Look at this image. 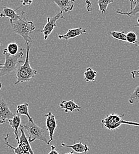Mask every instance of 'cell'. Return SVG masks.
Returning <instances> with one entry per match:
<instances>
[{"instance_id":"1","label":"cell","mask_w":139,"mask_h":154,"mask_svg":"<svg viewBox=\"0 0 139 154\" xmlns=\"http://www.w3.org/2000/svg\"><path fill=\"white\" fill-rule=\"evenodd\" d=\"M10 23L13 32L21 36L27 45L32 43V39L29 36V34L35 30L36 27L32 21L27 20L26 12H21L20 15L18 14L14 19L10 21Z\"/></svg>"},{"instance_id":"2","label":"cell","mask_w":139,"mask_h":154,"mask_svg":"<svg viewBox=\"0 0 139 154\" xmlns=\"http://www.w3.org/2000/svg\"><path fill=\"white\" fill-rule=\"evenodd\" d=\"M30 51V45H27L26 56L24 62L20 65L16 71V81L15 84L28 82L34 78L38 74V71L32 68L29 60V55Z\"/></svg>"},{"instance_id":"3","label":"cell","mask_w":139,"mask_h":154,"mask_svg":"<svg viewBox=\"0 0 139 154\" xmlns=\"http://www.w3.org/2000/svg\"><path fill=\"white\" fill-rule=\"evenodd\" d=\"M3 55L5 57V62L0 67V78L7 75L14 71H17V68L21 63L24 62L21 60L24 56L22 49L15 55L8 54L5 49H3Z\"/></svg>"},{"instance_id":"4","label":"cell","mask_w":139,"mask_h":154,"mask_svg":"<svg viewBox=\"0 0 139 154\" xmlns=\"http://www.w3.org/2000/svg\"><path fill=\"white\" fill-rule=\"evenodd\" d=\"M20 128L27 132L30 143L33 142L36 140H40L46 143L47 145H49L46 131L43 128L38 126L33 120H29L26 125H20Z\"/></svg>"},{"instance_id":"5","label":"cell","mask_w":139,"mask_h":154,"mask_svg":"<svg viewBox=\"0 0 139 154\" xmlns=\"http://www.w3.org/2000/svg\"><path fill=\"white\" fill-rule=\"evenodd\" d=\"M123 116L124 115H119L116 113L109 114L101 120V123L104 128L110 131L117 129L122 125H127L139 127V123L124 120L122 119Z\"/></svg>"},{"instance_id":"6","label":"cell","mask_w":139,"mask_h":154,"mask_svg":"<svg viewBox=\"0 0 139 154\" xmlns=\"http://www.w3.org/2000/svg\"><path fill=\"white\" fill-rule=\"evenodd\" d=\"M61 19L66 20L63 15V11H60L53 17H47V23L44 26L43 29L40 30V32L43 33L44 40H47L48 37L51 35L54 29L56 26V21Z\"/></svg>"},{"instance_id":"7","label":"cell","mask_w":139,"mask_h":154,"mask_svg":"<svg viewBox=\"0 0 139 154\" xmlns=\"http://www.w3.org/2000/svg\"><path fill=\"white\" fill-rule=\"evenodd\" d=\"M44 116L46 117V129L48 131L49 136V143L50 145V142H52L53 140L55 131L57 127V122L55 116L52 114L51 112H49L48 113L45 114Z\"/></svg>"},{"instance_id":"8","label":"cell","mask_w":139,"mask_h":154,"mask_svg":"<svg viewBox=\"0 0 139 154\" xmlns=\"http://www.w3.org/2000/svg\"><path fill=\"white\" fill-rule=\"evenodd\" d=\"M14 115L5 100L0 96V124L5 123L7 119H12Z\"/></svg>"},{"instance_id":"9","label":"cell","mask_w":139,"mask_h":154,"mask_svg":"<svg viewBox=\"0 0 139 154\" xmlns=\"http://www.w3.org/2000/svg\"><path fill=\"white\" fill-rule=\"evenodd\" d=\"M86 32L87 30L85 29H83L82 27L72 29H69L65 35H58V38L59 39H65L68 40L69 39L75 38L83 34L86 33Z\"/></svg>"},{"instance_id":"10","label":"cell","mask_w":139,"mask_h":154,"mask_svg":"<svg viewBox=\"0 0 139 154\" xmlns=\"http://www.w3.org/2000/svg\"><path fill=\"white\" fill-rule=\"evenodd\" d=\"M60 107L65 110V112L66 113H68V112H74L76 110L80 112V109H82V107L78 106L76 103L74 102V100H62L60 101L59 104Z\"/></svg>"},{"instance_id":"11","label":"cell","mask_w":139,"mask_h":154,"mask_svg":"<svg viewBox=\"0 0 139 154\" xmlns=\"http://www.w3.org/2000/svg\"><path fill=\"white\" fill-rule=\"evenodd\" d=\"M20 130L21 131V136L19 137V142L18 143V146H20L22 149L29 152L30 154H35L32 149L28 137L25 134L24 130L21 128H20Z\"/></svg>"},{"instance_id":"12","label":"cell","mask_w":139,"mask_h":154,"mask_svg":"<svg viewBox=\"0 0 139 154\" xmlns=\"http://www.w3.org/2000/svg\"><path fill=\"white\" fill-rule=\"evenodd\" d=\"M56 4L60 9V11L65 13L71 11L73 10L75 0H51Z\"/></svg>"},{"instance_id":"13","label":"cell","mask_w":139,"mask_h":154,"mask_svg":"<svg viewBox=\"0 0 139 154\" xmlns=\"http://www.w3.org/2000/svg\"><path fill=\"white\" fill-rule=\"evenodd\" d=\"M9 125L11 126V128L14 129V134L16 136V139L17 142H19V129L21 123V115L17 113L15 115L12 119L8 120Z\"/></svg>"},{"instance_id":"14","label":"cell","mask_w":139,"mask_h":154,"mask_svg":"<svg viewBox=\"0 0 139 154\" xmlns=\"http://www.w3.org/2000/svg\"><path fill=\"white\" fill-rule=\"evenodd\" d=\"M62 146L66 148H71L74 152L77 153H85L87 154V152L89 151V148H88L86 144H83L82 142H78L75 143L74 145H66L65 143H62Z\"/></svg>"},{"instance_id":"15","label":"cell","mask_w":139,"mask_h":154,"mask_svg":"<svg viewBox=\"0 0 139 154\" xmlns=\"http://www.w3.org/2000/svg\"><path fill=\"white\" fill-rule=\"evenodd\" d=\"M20 7H21L17 8L16 10H14L7 7H4L2 11L0 12V17H8L9 19V21L13 20L18 16V14L16 13V11L19 10Z\"/></svg>"},{"instance_id":"16","label":"cell","mask_w":139,"mask_h":154,"mask_svg":"<svg viewBox=\"0 0 139 154\" xmlns=\"http://www.w3.org/2000/svg\"><path fill=\"white\" fill-rule=\"evenodd\" d=\"M29 104L27 103L21 104L20 105H18L17 107V110H16V113L19 114L20 115H25L26 116L28 119L30 121H33V119L32 118V117L29 115Z\"/></svg>"},{"instance_id":"17","label":"cell","mask_w":139,"mask_h":154,"mask_svg":"<svg viewBox=\"0 0 139 154\" xmlns=\"http://www.w3.org/2000/svg\"><path fill=\"white\" fill-rule=\"evenodd\" d=\"M8 137H9V134H7V136L4 137V144L9 148H10L12 151V152H13L14 154H30V153L29 152H27V151H26L23 149H22L20 146H17V147L15 148L14 146H13L12 145H11L9 143H8Z\"/></svg>"},{"instance_id":"18","label":"cell","mask_w":139,"mask_h":154,"mask_svg":"<svg viewBox=\"0 0 139 154\" xmlns=\"http://www.w3.org/2000/svg\"><path fill=\"white\" fill-rule=\"evenodd\" d=\"M133 5L134 6V8L130 12H123L121 10L118 9V10H117L116 13L119 14H121V15L127 16L130 17H132L139 13V1L135 2L133 4Z\"/></svg>"},{"instance_id":"19","label":"cell","mask_w":139,"mask_h":154,"mask_svg":"<svg viewBox=\"0 0 139 154\" xmlns=\"http://www.w3.org/2000/svg\"><path fill=\"white\" fill-rule=\"evenodd\" d=\"M83 75L86 82H94L95 81L97 73L91 67H88L86 68Z\"/></svg>"},{"instance_id":"20","label":"cell","mask_w":139,"mask_h":154,"mask_svg":"<svg viewBox=\"0 0 139 154\" xmlns=\"http://www.w3.org/2000/svg\"><path fill=\"white\" fill-rule=\"evenodd\" d=\"M108 35L112 36L115 39H117L121 41L127 42L126 39V34H125L124 32H117V31H110L108 32Z\"/></svg>"},{"instance_id":"21","label":"cell","mask_w":139,"mask_h":154,"mask_svg":"<svg viewBox=\"0 0 139 154\" xmlns=\"http://www.w3.org/2000/svg\"><path fill=\"white\" fill-rule=\"evenodd\" d=\"M19 46L16 43H11L8 45L5 50L7 52L11 55H15L19 52Z\"/></svg>"},{"instance_id":"22","label":"cell","mask_w":139,"mask_h":154,"mask_svg":"<svg viewBox=\"0 0 139 154\" xmlns=\"http://www.w3.org/2000/svg\"><path fill=\"white\" fill-rule=\"evenodd\" d=\"M113 2L114 0H98V5L99 7V11L102 14H104L107 9L108 6Z\"/></svg>"},{"instance_id":"23","label":"cell","mask_w":139,"mask_h":154,"mask_svg":"<svg viewBox=\"0 0 139 154\" xmlns=\"http://www.w3.org/2000/svg\"><path fill=\"white\" fill-rule=\"evenodd\" d=\"M139 101V85L137 86L128 99V103L131 104L137 103Z\"/></svg>"},{"instance_id":"24","label":"cell","mask_w":139,"mask_h":154,"mask_svg":"<svg viewBox=\"0 0 139 154\" xmlns=\"http://www.w3.org/2000/svg\"><path fill=\"white\" fill-rule=\"evenodd\" d=\"M137 35L133 32H129L126 34L127 42L131 44H136L137 42Z\"/></svg>"},{"instance_id":"25","label":"cell","mask_w":139,"mask_h":154,"mask_svg":"<svg viewBox=\"0 0 139 154\" xmlns=\"http://www.w3.org/2000/svg\"><path fill=\"white\" fill-rule=\"evenodd\" d=\"M131 74L132 78L134 79L139 78V68L137 70H134L131 72Z\"/></svg>"},{"instance_id":"26","label":"cell","mask_w":139,"mask_h":154,"mask_svg":"<svg viewBox=\"0 0 139 154\" xmlns=\"http://www.w3.org/2000/svg\"><path fill=\"white\" fill-rule=\"evenodd\" d=\"M85 2L86 4V10L88 12H91L92 11V3L91 0H85Z\"/></svg>"},{"instance_id":"27","label":"cell","mask_w":139,"mask_h":154,"mask_svg":"<svg viewBox=\"0 0 139 154\" xmlns=\"http://www.w3.org/2000/svg\"><path fill=\"white\" fill-rule=\"evenodd\" d=\"M33 0H22V5H30L33 3Z\"/></svg>"},{"instance_id":"28","label":"cell","mask_w":139,"mask_h":154,"mask_svg":"<svg viewBox=\"0 0 139 154\" xmlns=\"http://www.w3.org/2000/svg\"><path fill=\"white\" fill-rule=\"evenodd\" d=\"M48 154H59L58 153V151H56L55 149V146L54 145L51 146V151L49 152Z\"/></svg>"},{"instance_id":"29","label":"cell","mask_w":139,"mask_h":154,"mask_svg":"<svg viewBox=\"0 0 139 154\" xmlns=\"http://www.w3.org/2000/svg\"><path fill=\"white\" fill-rule=\"evenodd\" d=\"M130 9L131 10L133 9V4L134 0H130Z\"/></svg>"},{"instance_id":"30","label":"cell","mask_w":139,"mask_h":154,"mask_svg":"<svg viewBox=\"0 0 139 154\" xmlns=\"http://www.w3.org/2000/svg\"><path fill=\"white\" fill-rule=\"evenodd\" d=\"M137 24H135V27H139V17L137 18Z\"/></svg>"},{"instance_id":"31","label":"cell","mask_w":139,"mask_h":154,"mask_svg":"<svg viewBox=\"0 0 139 154\" xmlns=\"http://www.w3.org/2000/svg\"><path fill=\"white\" fill-rule=\"evenodd\" d=\"M74 154V151H71V152H69V153H66V154Z\"/></svg>"},{"instance_id":"32","label":"cell","mask_w":139,"mask_h":154,"mask_svg":"<svg viewBox=\"0 0 139 154\" xmlns=\"http://www.w3.org/2000/svg\"><path fill=\"white\" fill-rule=\"evenodd\" d=\"M1 88H2V84L0 82V90H1Z\"/></svg>"},{"instance_id":"33","label":"cell","mask_w":139,"mask_h":154,"mask_svg":"<svg viewBox=\"0 0 139 154\" xmlns=\"http://www.w3.org/2000/svg\"><path fill=\"white\" fill-rule=\"evenodd\" d=\"M139 1V0H134V2H133V4L135 2H136V1Z\"/></svg>"},{"instance_id":"34","label":"cell","mask_w":139,"mask_h":154,"mask_svg":"<svg viewBox=\"0 0 139 154\" xmlns=\"http://www.w3.org/2000/svg\"><path fill=\"white\" fill-rule=\"evenodd\" d=\"M136 45L138 46H139V42H138L137 41V43H136Z\"/></svg>"},{"instance_id":"35","label":"cell","mask_w":139,"mask_h":154,"mask_svg":"<svg viewBox=\"0 0 139 154\" xmlns=\"http://www.w3.org/2000/svg\"><path fill=\"white\" fill-rule=\"evenodd\" d=\"M2 65H3V64H2V63H0V67H1V66Z\"/></svg>"},{"instance_id":"36","label":"cell","mask_w":139,"mask_h":154,"mask_svg":"<svg viewBox=\"0 0 139 154\" xmlns=\"http://www.w3.org/2000/svg\"><path fill=\"white\" fill-rule=\"evenodd\" d=\"M0 45H1V43H0Z\"/></svg>"}]
</instances>
